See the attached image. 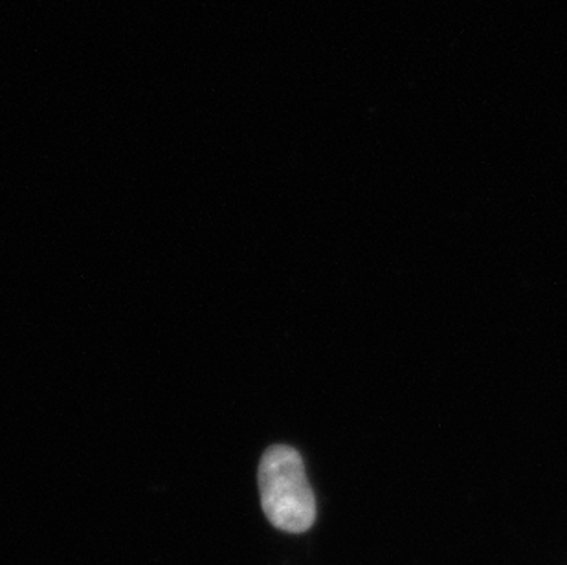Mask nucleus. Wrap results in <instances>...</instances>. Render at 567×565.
Instances as JSON below:
<instances>
[{"label":"nucleus","mask_w":567,"mask_h":565,"mask_svg":"<svg viewBox=\"0 0 567 565\" xmlns=\"http://www.w3.org/2000/svg\"><path fill=\"white\" fill-rule=\"evenodd\" d=\"M259 494L268 522L285 533H306L316 520V500L300 453L285 444L268 449L259 463Z\"/></svg>","instance_id":"f257e3e1"}]
</instances>
